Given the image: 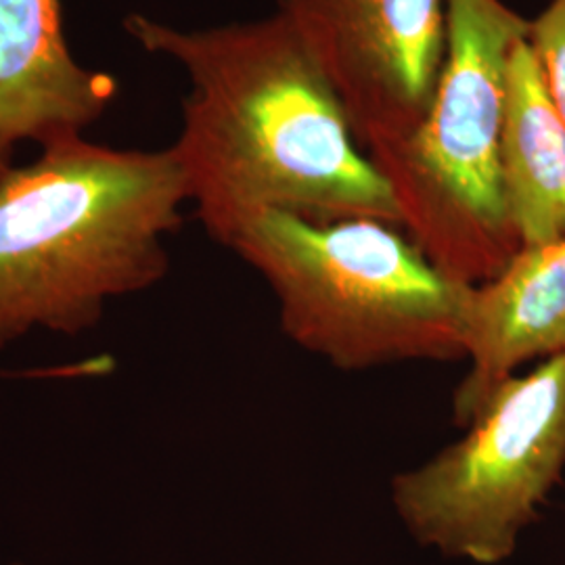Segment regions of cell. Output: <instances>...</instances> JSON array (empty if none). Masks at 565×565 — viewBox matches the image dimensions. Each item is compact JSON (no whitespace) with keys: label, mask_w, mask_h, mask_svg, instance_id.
Masks as SVG:
<instances>
[{"label":"cell","mask_w":565,"mask_h":565,"mask_svg":"<svg viewBox=\"0 0 565 565\" xmlns=\"http://www.w3.org/2000/svg\"><path fill=\"white\" fill-rule=\"evenodd\" d=\"M448 36L424 124L369 158L384 177L401 228L452 281L478 287L522 249L501 174L507 74L530 18L505 0H446Z\"/></svg>","instance_id":"obj_4"},{"label":"cell","mask_w":565,"mask_h":565,"mask_svg":"<svg viewBox=\"0 0 565 565\" xmlns=\"http://www.w3.org/2000/svg\"><path fill=\"white\" fill-rule=\"evenodd\" d=\"M369 158L424 124L445 63L446 0H277Z\"/></svg>","instance_id":"obj_6"},{"label":"cell","mask_w":565,"mask_h":565,"mask_svg":"<svg viewBox=\"0 0 565 565\" xmlns=\"http://www.w3.org/2000/svg\"><path fill=\"white\" fill-rule=\"evenodd\" d=\"M124 28L189 76L172 149L214 242L228 245L263 212L401 226L394 195L354 139L338 95L277 13L214 28L132 13Z\"/></svg>","instance_id":"obj_1"},{"label":"cell","mask_w":565,"mask_h":565,"mask_svg":"<svg viewBox=\"0 0 565 565\" xmlns=\"http://www.w3.org/2000/svg\"><path fill=\"white\" fill-rule=\"evenodd\" d=\"M527 44L543 72L546 93L565 124V0H548L541 13L530 18Z\"/></svg>","instance_id":"obj_10"},{"label":"cell","mask_w":565,"mask_h":565,"mask_svg":"<svg viewBox=\"0 0 565 565\" xmlns=\"http://www.w3.org/2000/svg\"><path fill=\"white\" fill-rule=\"evenodd\" d=\"M501 174L522 247L565 237V124L546 93L527 41L511 55Z\"/></svg>","instance_id":"obj_9"},{"label":"cell","mask_w":565,"mask_h":565,"mask_svg":"<svg viewBox=\"0 0 565 565\" xmlns=\"http://www.w3.org/2000/svg\"><path fill=\"white\" fill-rule=\"evenodd\" d=\"M398 228L263 212L226 247L273 289L282 333L340 371L461 361L473 287L448 279Z\"/></svg>","instance_id":"obj_3"},{"label":"cell","mask_w":565,"mask_h":565,"mask_svg":"<svg viewBox=\"0 0 565 565\" xmlns=\"http://www.w3.org/2000/svg\"><path fill=\"white\" fill-rule=\"evenodd\" d=\"M559 354H565V237L522 247L497 277L473 287L469 371L455 392V422L469 424L522 364Z\"/></svg>","instance_id":"obj_8"},{"label":"cell","mask_w":565,"mask_h":565,"mask_svg":"<svg viewBox=\"0 0 565 565\" xmlns=\"http://www.w3.org/2000/svg\"><path fill=\"white\" fill-rule=\"evenodd\" d=\"M465 427L463 438L392 480V503L419 545L497 565L564 476L565 354L507 377Z\"/></svg>","instance_id":"obj_5"},{"label":"cell","mask_w":565,"mask_h":565,"mask_svg":"<svg viewBox=\"0 0 565 565\" xmlns=\"http://www.w3.org/2000/svg\"><path fill=\"white\" fill-rule=\"evenodd\" d=\"M189 186L172 147L49 142L0 177V350L32 331L78 335L162 281Z\"/></svg>","instance_id":"obj_2"},{"label":"cell","mask_w":565,"mask_h":565,"mask_svg":"<svg viewBox=\"0 0 565 565\" xmlns=\"http://www.w3.org/2000/svg\"><path fill=\"white\" fill-rule=\"evenodd\" d=\"M116 95V78L72 57L61 0H0V141L76 137Z\"/></svg>","instance_id":"obj_7"},{"label":"cell","mask_w":565,"mask_h":565,"mask_svg":"<svg viewBox=\"0 0 565 565\" xmlns=\"http://www.w3.org/2000/svg\"><path fill=\"white\" fill-rule=\"evenodd\" d=\"M13 166V145L0 141V177Z\"/></svg>","instance_id":"obj_11"}]
</instances>
